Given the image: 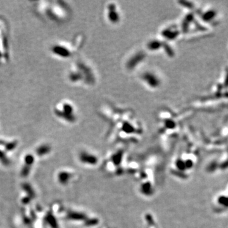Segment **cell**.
I'll return each instance as SVG.
<instances>
[{
  "instance_id": "obj_1",
  "label": "cell",
  "mask_w": 228,
  "mask_h": 228,
  "mask_svg": "<svg viewBox=\"0 0 228 228\" xmlns=\"http://www.w3.org/2000/svg\"><path fill=\"white\" fill-rule=\"evenodd\" d=\"M141 81L150 89H158L162 85V79L159 74L154 70H146L140 76Z\"/></svg>"
},
{
  "instance_id": "obj_2",
  "label": "cell",
  "mask_w": 228,
  "mask_h": 228,
  "mask_svg": "<svg viewBox=\"0 0 228 228\" xmlns=\"http://www.w3.org/2000/svg\"><path fill=\"white\" fill-rule=\"evenodd\" d=\"M106 19L110 24L115 25L121 20V15L117 5L111 2L107 4L105 7Z\"/></svg>"
},
{
  "instance_id": "obj_3",
  "label": "cell",
  "mask_w": 228,
  "mask_h": 228,
  "mask_svg": "<svg viewBox=\"0 0 228 228\" xmlns=\"http://www.w3.org/2000/svg\"><path fill=\"white\" fill-rule=\"evenodd\" d=\"M160 34L164 41H172L178 37L179 31L176 25H169L162 30Z\"/></svg>"
},
{
  "instance_id": "obj_4",
  "label": "cell",
  "mask_w": 228,
  "mask_h": 228,
  "mask_svg": "<svg viewBox=\"0 0 228 228\" xmlns=\"http://www.w3.org/2000/svg\"><path fill=\"white\" fill-rule=\"evenodd\" d=\"M144 54L141 52V51H137L133 54L130 59L128 60L127 63H126V67L129 69H134L136 68V65L142 62L144 60Z\"/></svg>"
},
{
  "instance_id": "obj_5",
  "label": "cell",
  "mask_w": 228,
  "mask_h": 228,
  "mask_svg": "<svg viewBox=\"0 0 228 228\" xmlns=\"http://www.w3.org/2000/svg\"><path fill=\"white\" fill-rule=\"evenodd\" d=\"M164 41H160L159 39H152L150 40L146 43V48L150 51H158L161 50V48L163 47Z\"/></svg>"
},
{
  "instance_id": "obj_6",
  "label": "cell",
  "mask_w": 228,
  "mask_h": 228,
  "mask_svg": "<svg viewBox=\"0 0 228 228\" xmlns=\"http://www.w3.org/2000/svg\"><path fill=\"white\" fill-rule=\"evenodd\" d=\"M50 150V148H49V146H41L37 150V154L39 155H44V154H46V153L49 152Z\"/></svg>"
},
{
  "instance_id": "obj_7",
  "label": "cell",
  "mask_w": 228,
  "mask_h": 228,
  "mask_svg": "<svg viewBox=\"0 0 228 228\" xmlns=\"http://www.w3.org/2000/svg\"><path fill=\"white\" fill-rule=\"evenodd\" d=\"M46 219L50 225L53 227V228H58L57 224H56V221H55V219H54V218L52 216H51V215H49V216L46 217Z\"/></svg>"
},
{
  "instance_id": "obj_8",
  "label": "cell",
  "mask_w": 228,
  "mask_h": 228,
  "mask_svg": "<svg viewBox=\"0 0 228 228\" xmlns=\"http://www.w3.org/2000/svg\"><path fill=\"white\" fill-rule=\"evenodd\" d=\"M25 161L28 165L30 166L31 164H33V163L34 162L33 157L32 155H30L26 156L25 158Z\"/></svg>"
},
{
  "instance_id": "obj_9",
  "label": "cell",
  "mask_w": 228,
  "mask_h": 228,
  "mask_svg": "<svg viewBox=\"0 0 228 228\" xmlns=\"http://www.w3.org/2000/svg\"><path fill=\"white\" fill-rule=\"evenodd\" d=\"M0 160H1L2 162L4 163L5 165H8L9 163L8 160L6 158V157L5 156L4 154H3L1 151H0Z\"/></svg>"
},
{
  "instance_id": "obj_10",
  "label": "cell",
  "mask_w": 228,
  "mask_h": 228,
  "mask_svg": "<svg viewBox=\"0 0 228 228\" xmlns=\"http://www.w3.org/2000/svg\"><path fill=\"white\" fill-rule=\"evenodd\" d=\"M24 188L25 190H26V191L28 192V193H29V194L31 195V196H32V195H34V193L33 190V189H32L31 187V186H30L29 185V184H24Z\"/></svg>"
},
{
  "instance_id": "obj_11",
  "label": "cell",
  "mask_w": 228,
  "mask_h": 228,
  "mask_svg": "<svg viewBox=\"0 0 228 228\" xmlns=\"http://www.w3.org/2000/svg\"><path fill=\"white\" fill-rule=\"evenodd\" d=\"M67 178H68V176H67V174H65V173H62L59 175V180L62 183L65 182Z\"/></svg>"
},
{
  "instance_id": "obj_12",
  "label": "cell",
  "mask_w": 228,
  "mask_h": 228,
  "mask_svg": "<svg viewBox=\"0 0 228 228\" xmlns=\"http://www.w3.org/2000/svg\"><path fill=\"white\" fill-rule=\"evenodd\" d=\"M30 171V166H26V167H24V168L23 169L22 171V176H26L28 175L29 172Z\"/></svg>"
}]
</instances>
